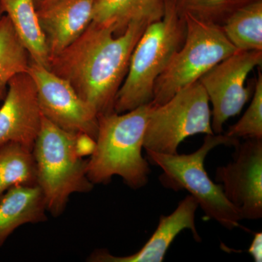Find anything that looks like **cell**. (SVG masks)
<instances>
[{"label": "cell", "instance_id": "20", "mask_svg": "<svg viewBox=\"0 0 262 262\" xmlns=\"http://www.w3.org/2000/svg\"><path fill=\"white\" fill-rule=\"evenodd\" d=\"M179 16L190 15L222 27L236 10L258 0H171Z\"/></svg>", "mask_w": 262, "mask_h": 262}, {"label": "cell", "instance_id": "19", "mask_svg": "<svg viewBox=\"0 0 262 262\" xmlns=\"http://www.w3.org/2000/svg\"><path fill=\"white\" fill-rule=\"evenodd\" d=\"M30 56L15 32L8 15L0 20V105L6 96L10 81L28 72Z\"/></svg>", "mask_w": 262, "mask_h": 262}, {"label": "cell", "instance_id": "1", "mask_svg": "<svg viewBox=\"0 0 262 262\" xmlns=\"http://www.w3.org/2000/svg\"><path fill=\"white\" fill-rule=\"evenodd\" d=\"M147 22L130 24L120 35L92 21L82 34L50 60L48 70L64 79L98 116L114 112L133 51Z\"/></svg>", "mask_w": 262, "mask_h": 262}, {"label": "cell", "instance_id": "6", "mask_svg": "<svg viewBox=\"0 0 262 262\" xmlns=\"http://www.w3.org/2000/svg\"><path fill=\"white\" fill-rule=\"evenodd\" d=\"M185 39L155 81L151 103L163 104L237 50L221 26L184 15Z\"/></svg>", "mask_w": 262, "mask_h": 262}, {"label": "cell", "instance_id": "14", "mask_svg": "<svg viewBox=\"0 0 262 262\" xmlns=\"http://www.w3.org/2000/svg\"><path fill=\"white\" fill-rule=\"evenodd\" d=\"M47 208L38 186H16L0 196V248L15 229L47 220Z\"/></svg>", "mask_w": 262, "mask_h": 262}, {"label": "cell", "instance_id": "3", "mask_svg": "<svg viewBox=\"0 0 262 262\" xmlns=\"http://www.w3.org/2000/svg\"><path fill=\"white\" fill-rule=\"evenodd\" d=\"M164 3L163 17L146 27L133 51L126 77L115 98V113H126L152 101L155 81L184 42V18L171 0Z\"/></svg>", "mask_w": 262, "mask_h": 262}, {"label": "cell", "instance_id": "12", "mask_svg": "<svg viewBox=\"0 0 262 262\" xmlns=\"http://www.w3.org/2000/svg\"><path fill=\"white\" fill-rule=\"evenodd\" d=\"M198 203L192 195H188L179 203L173 213L162 215L156 230L147 242L137 252L125 256L111 254L106 249L96 250L89 258L94 262H162L174 239L184 229H189L198 242L201 238L195 226Z\"/></svg>", "mask_w": 262, "mask_h": 262}, {"label": "cell", "instance_id": "18", "mask_svg": "<svg viewBox=\"0 0 262 262\" xmlns=\"http://www.w3.org/2000/svg\"><path fill=\"white\" fill-rule=\"evenodd\" d=\"M222 27L237 51H262V0L236 10Z\"/></svg>", "mask_w": 262, "mask_h": 262}, {"label": "cell", "instance_id": "21", "mask_svg": "<svg viewBox=\"0 0 262 262\" xmlns=\"http://www.w3.org/2000/svg\"><path fill=\"white\" fill-rule=\"evenodd\" d=\"M226 136L234 139H262V75L258 72L252 101L238 122L229 127Z\"/></svg>", "mask_w": 262, "mask_h": 262}, {"label": "cell", "instance_id": "8", "mask_svg": "<svg viewBox=\"0 0 262 262\" xmlns=\"http://www.w3.org/2000/svg\"><path fill=\"white\" fill-rule=\"evenodd\" d=\"M262 63V51H237L208 71L199 81L211 103L213 134L223 132L225 122L241 113L251 96L245 82Z\"/></svg>", "mask_w": 262, "mask_h": 262}, {"label": "cell", "instance_id": "7", "mask_svg": "<svg viewBox=\"0 0 262 262\" xmlns=\"http://www.w3.org/2000/svg\"><path fill=\"white\" fill-rule=\"evenodd\" d=\"M209 99L200 81L160 105L150 103L144 148L161 154H178L183 141L196 134L213 135Z\"/></svg>", "mask_w": 262, "mask_h": 262}, {"label": "cell", "instance_id": "23", "mask_svg": "<svg viewBox=\"0 0 262 262\" xmlns=\"http://www.w3.org/2000/svg\"><path fill=\"white\" fill-rule=\"evenodd\" d=\"M248 252L252 256L255 262L262 261V233L256 232L253 235L252 242L248 248Z\"/></svg>", "mask_w": 262, "mask_h": 262}, {"label": "cell", "instance_id": "22", "mask_svg": "<svg viewBox=\"0 0 262 262\" xmlns=\"http://www.w3.org/2000/svg\"><path fill=\"white\" fill-rule=\"evenodd\" d=\"M96 139L89 134L80 133L77 134L75 138V150L80 158L91 157L96 149Z\"/></svg>", "mask_w": 262, "mask_h": 262}, {"label": "cell", "instance_id": "2", "mask_svg": "<svg viewBox=\"0 0 262 262\" xmlns=\"http://www.w3.org/2000/svg\"><path fill=\"white\" fill-rule=\"evenodd\" d=\"M150 103L124 113L98 116L96 146L88 160V178L107 184L119 176L129 187L139 189L149 181V163L142 156Z\"/></svg>", "mask_w": 262, "mask_h": 262}, {"label": "cell", "instance_id": "11", "mask_svg": "<svg viewBox=\"0 0 262 262\" xmlns=\"http://www.w3.org/2000/svg\"><path fill=\"white\" fill-rule=\"evenodd\" d=\"M42 120L32 77L28 72L15 75L0 105V146L15 142L33 149Z\"/></svg>", "mask_w": 262, "mask_h": 262}, {"label": "cell", "instance_id": "16", "mask_svg": "<svg viewBox=\"0 0 262 262\" xmlns=\"http://www.w3.org/2000/svg\"><path fill=\"white\" fill-rule=\"evenodd\" d=\"M17 35L28 51L31 60L48 69L49 49L39 24L35 0H1Z\"/></svg>", "mask_w": 262, "mask_h": 262}, {"label": "cell", "instance_id": "13", "mask_svg": "<svg viewBox=\"0 0 262 262\" xmlns=\"http://www.w3.org/2000/svg\"><path fill=\"white\" fill-rule=\"evenodd\" d=\"M95 1L35 0L51 58L75 41L92 22Z\"/></svg>", "mask_w": 262, "mask_h": 262}, {"label": "cell", "instance_id": "10", "mask_svg": "<svg viewBox=\"0 0 262 262\" xmlns=\"http://www.w3.org/2000/svg\"><path fill=\"white\" fill-rule=\"evenodd\" d=\"M233 160L218 167L215 181L241 220L262 217V139H245L234 146Z\"/></svg>", "mask_w": 262, "mask_h": 262}, {"label": "cell", "instance_id": "5", "mask_svg": "<svg viewBox=\"0 0 262 262\" xmlns=\"http://www.w3.org/2000/svg\"><path fill=\"white\" fill-rule=\"evenodd\" d=\"M239 139L221 134L206 135L201 147L190 154L167 155L146 151L148 160L163 170L160 182L175 191L187 190L206 217L229 230L239 226L238 212L225 196L220 184H215L204 168L205 159L216 146H234Z\"/></svg>", "mask_w": 262, "mask_h": 262}, {"label": "cell", "instance_id": "9", "mask_svg": "<svg viewBox=\"0 0 262 262\" xmlns=\"http://www.w3.org/2000/svg\"><path fill=\"white\" fill-rule=\"evenodd\" d=\"M27 72L35 84L43 117L63 130L74 134L84 133L96 139L98 114L69 82L33 61Z\"/></svg>", "mask_w": 262, "mask_h": 262}, {"label": "cell", "instance_id": "24", "mask_svg": "<svg viewBox=\"0 0 262 262\" xmlns=\"http://www.w3.org/2000/svg\"><path fill=\"white\" fill-rule=\"evenodd\" d=\"M5 14L4 7H3V3H2V1L0 0V20H1Z\"/></svg>", "mask_w": 262, "mask_h": 262}, {"label": "cell", "instance_id": "4", "mask_svg": "<svg viewBox=\"0 0 262 262\" xmlns=\"http://www.w3.org/2000/svg\"><path fill=\"white\" fill-rule=\"evenodd\" d=\"M76 135L42 116L33 154L37 186L44 196L47 211L53 216L63 213L72 194L88 193L94 187L88 178V160L76 152Z\"/></svg>", "mask_w": 262, "mask_h": 262}, {"label": "cell", "instance_id": "15", "mask_svg": "<svg viewBox=\"0 0 262 262\" xmlns=\"http://www.w3.org/2000/svg\"><path fill=\"white\" fill-rule=\"evenodd\" d=\"M164 10V0H96L92 21L111 29L118 36L130 24L159 20Z\"/></svg>", "mask_w": 262, "mask_h": 262}, {"label": "cell", "instance_id": "17", "mask_svg": "<svg viewBox=\"0 0 262 262\" xmlns=\"http://www.w3.org/2000/svg\"><path fill=\"white\" fill-rule=\"evenodd\" d=\"M16 186H37L33 149L19 143L0 146V196Z\"/></svg>", "mask_w": 262, "mask_h": 262}]
</instances>
